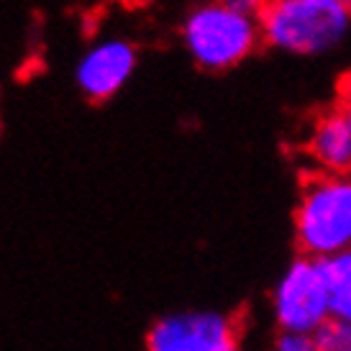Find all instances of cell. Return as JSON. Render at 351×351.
Segmentation results:
<instances>
[{"mask_svg": "<svg viewBox=\"0 0 351 351\" xmlns=\"http://www.w3.org/2000/svg\"><path fill=\"white\" fill-rule=\"evenodd\" d=\"M138 67L136 44L126 36H103L85 47L75 62V85L93 103H103L126 88Z\"/></svg>", "mask_w": 351, "mask_h": 351, "instance_id": "obj_6", "label": "cell"}, {"mask_svg": "<svg viewBox=\"0 0 351 351\" xmlns=\"http://www.w3.org/2000/svg\"><path fill=\"white\" fill-rule=\"evenodd\" d=\"M341 113H343V118H346L349 128H351V98H346V103H343V108H341Z\"/></svg>", "mask_w": 351, "mask_h": 351, "instance_id": "obj_12", "label": "cell"}, {"mask_svg": "<svg viewBox=\"0 0 351 351\" xmlns=\"http://www.w3.org/2000/svg\"><path fill=\"white\" fill-rule=\"evenodd\" d=\"M180 39L187 57L205 72L239 67L264 44L259 16L231 8L223 0H205L187 10Z\"/></svg>", "mask_w": 351, "mask_h": 351, "instance_id": "obj_1", "label": "cell"}, {"mask_svg": "<svg viewBox=\"0 0 351 351\" xmlns=\"http://www.w3.org/2000/svg\"><path fill=\"white\" fill-rule=\"evenodd\" d=\"M223 3H228L231 8L244 10V13H254V16H259L269 0H223Z\"/></svg>", "mask_w": 351, "mask_h": 351, "instance_id": "obj_11", "label": "cell"}, {"mask_svg": "<svg viewBox=\"0 0 351 351\" xmlns=\"http://www.w3.org/2000/svg\"><path fill=\"white\" fill-rule=\"evenodd\" d=\"M149 351H239L231 315L218 311L169 313L149 328Z\"/></svg>", "mask_w": 351, "mask_h": 351, "instance_id": "obj_5", "label": "cell"}, {"mask_svg": "<svg viewBox=\"0 0 351 351\" xmlns=\"http://www.w3.org/2000/svg\"><path fill=\"white\" fill-rule=\"evenodd\" d=\"M259 26L269 49L318 57L351 34V10L339 0H269L259 13Z\"/></svg>", "mask_w": 351, "mask_h": 351, "instance_id": "obj_2", "label": "cell"}, {"mask_svg": "<svg viewBox=\"0 0 351 351\" xmlns=\"http://www.w3.org/2000/svg\"><path fill=\"white\" fill-rule=\"evenodd\" d=\"M272 313L280 331L313 333L331 318V290L323 259L300 254L272 290Z\"/></svg>", "mask_w": 351, "mask_h": 351, "instance_id": "obj_4", "label": "cell"}, {"mask_svg": "<svg viewBox=\"0 0 351 351\" xmlns=\"http://www.w3.org/2000/svg\"><path fill=\"white\" fill-rule=\"evenodd\" d=\"M272 351H318V349H315V339H313V333L280 331V336L274 339Z\"/></svg>", "mask_w": 351, "mask_h": 351, "instance_id": "obj_10", "label": "cell"}, {"mask_svg": "<svg viewBox=\"0 0 351 351\" xmlns=\"http://www.w3.org/2000/svg\"><path fill=\"white\" fill-rule=\"evenodd\" d=\"M318 351H351V323L341 318H328L313 331Z\"/></svg>", "mask_w": 351, "mask_h": 351, "instance_id": "obj_9", "label": "cell"}, {"mask_svg": "<svg viewBox=\"0 0 351 351\" xmlns=\"http://www.w3.org/2000/svg\"><path fill=\"white\" fill-rule=\"evenodd\" d=\"M308 156L318 172H351V128L341 110L315 118L308 134Z\"/></svg>", "mask_w": 351, "mask_h": 351, "instance_id": "obj_7", "label": "cell"}, {"mask_svg": "<svg viewBox=\"0 0 351 351\" xmlns=\"http://www.w3.org/2000/svg\"><path fill=\"white\" fill-rule=\"evenodd\" d=\"M331 290V315L351 323V249L323 259Z\"/></svg>", "mask_w": 351, "mask_h": 351, "instance_id": "obj_8", "label": "cell"}, {"mask_svg": "<svg viewBox=\"0 0 351 351\" xmlns=\"http://www.w3.org/2000/svg\"><path fill=\"white\" fill-rule=\"evenodd\" d=\"M339 3H341V5H343L346 10H351V0H339Z\"/></svg>", "mask_w": 351, "mask_h": 351, "instance_id": "obj_13", "label": "cell"}, {"mask_svg": "<svg viewBox=\"0 0 351 351\" xmlns=\"http://www.w3.org/2000/svg\"><path fill=\"white\" fill-rule=\"evenodd\" d=\"M295 241L315 259L351 249V172H318L305 180L295 205Z\"/></svg>", "mask_w": 351, "mask_h": 351, "instance_id": "obj_3", "label": "cell"}]
</instances>
